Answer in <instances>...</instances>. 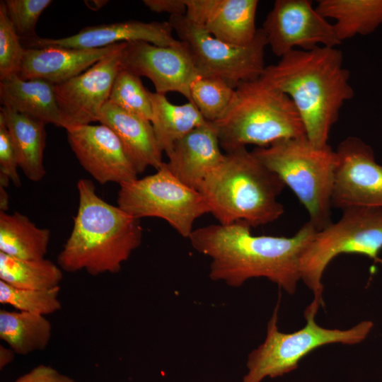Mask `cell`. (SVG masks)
I'll use <instances>...</instances> for the list:
<instances>
[{"label": "cell", "mask_w": 382, "mask_h": 382, "mask_svg": "<svg viewBox=\"0 0 382 382\" xmlns=\"http://www.w3.org/2000/svg\"><path fill=\"white\" fill-rule=\"evenodd\" d=\"M317 229L308 221L290 237L255 236L245 222L211 224L192 231V248L211 260L209 277L239 287L264 277L289 294L300 279L299 259Z\"/></svg>", "instance_id": "cell-1"}, {"label": "cell", "mask_w": 382, "mask_h": 382, "mask_svg": "<svg viewBox=\"0 0 382 382\" xmlns=\"http://www.w3.org/2000/svg\"><path fill=\"white\" fill-rule=\"evenodd\" d=\"M261 77L291 98L310 142L318 147L328 145L341 108L354 96L342 52L322 46L293 50L277 64L266 66Z\"/></svg>", "instance_id": "cell-2"}, {"label": "cell", "mask_w": 382, "mask_h": 382, "mask_svg": "<svg viewBox=\"0 0 382 382\" xmlns=\"http://www.w3.org/2000/svg\"><path fill=\"white\" fill-rule=\"evenodd\" d=\"M77 190L78 210L57 265L67 272L117 273L141 245L140 219L101 199L90 180H79Z\"/></svg>", "instance_id": "cell-3"}, {"label": "cell", "mask_w": 382, "mask_h": 382, "mask_svg": "<svg viewBox=\"0 0 382 382\" xmlns=\"http://www.w3.org/2000/svg\"><path fill=\"white\" fill-rule=\"evenodd\" d=\"M285 185L246 147L224 153L198 191L219 224L245 222L250 227L277 220L284 212L278 200Z\"/></svg>", "instance_id": "cell-4"}, {"label": "cell", "mask_w": 382, "mask_h": 382, "mask_svg": "<svg viewBox=\"0 0 382 382\" xmlns=\"http://www.w3.org/2000/svg\"><path fill=\"white\" fill-rule=\"evenodd\" d=\"M212 123L225 153L249 144L266 147L306 137L291 98L261 76L236 87L224 114Z\"/></svg>", "instance_id": "cell-5"}, {"label": "cell", "mask_w": 382, "mask_h": 382, "mask_svg": "<svg viewBox=\"0 0 382 382\" xmlns=\"http://www.w3.org/2000/svg\"><path fill=\"white\" fill-rule=\"evenodd\" d=\"M252 151L294 193L317 231L332 223L337 155L329 144L318 147L305 137L280 140Z\"/></svg>", "instance_id": "cell-6"}, {"label": "cell", "mask_w": 382, "mask_h": 382, "mask_svg": "<svg viewBox=\"0 0 382 382\" xmlns=\"http://www.w3.org/2000/svg\"><path fill=\"white\" fill-rule=\"evenodd\" d=\"M382 250V209L353 207L340 219L317 231L299 259L300 279L313 299L305 311L317 313L323 301V273L329 263L344 253L377 259Z\"/></svg>", "instance_id": "cell-7"}, {"label": "cell", "mask_w": 382, "mask_h": 382, "mask_svg": "<svg viewBox=\"0 0 382 382\" xmlns=\"http://www.w3.org/2000/svg\"><path fill=\"white\" fill-rule=\"evenodd\" d=\"M279 301L267 323L264 342L248 356L247 372L242 382H262L276 378L298 367L299 361L314 349L329 344L356 345L364 340L374 323L364 320L346 330L329 329L315 321L316 313H304L306 325L291 333L278 328Z\"/></svg>", "instance_id": "cell-8"}, {"label": "cell", "mask_w": 382, "mask_h": 382, "mask_svg": "<svg viewBox=\"0 0 382 382\" xmlns=\"http://www.w3.org/2000/svg\"><path fill=\"white\" fill-rule=\"evenodd\" d=\"M117 206L140 219L156 217L189 238L195 221L209 209L202 195L180 181L166 162L154 174L120 185Z\"/></svg>", "instance_id": "cell-9"}, {"label": "cell", "mask_w": 382, "mask_h": 382, "mask_svg": "<svg viewBox=\"0 0 382 382\" xmlns=\"http://www.w3.org/2000/svg\"><path fill=\"white\" fill-rule=\"evenodd\" d=\"M168 22L187 49L199 76L219 78L236 88L262 76L267 42L261 28L250 45L239 47L214 37L185 14L170 16Z\"/></svg>", "instance_id": "cell-10"}, {"label": "cell", "mask_w": 382, "mask_h": 382, "mask_svg": "<svg viewBox=\"0 0 382 382\" xmlns=\"http://www.w3.org/2000/svg\"><path fill=\"white\" fill-rule=\"evenodd\" d=\"M272 52L282 57L293 50L335 47L341 44L333 25L309 0H277L261 28Z\"/></svg>", "instance_id": "cell-11"}, {"label": "cell", "mask_w": 382, "mask_h": 382, "mask_svg": "<svg viewBox=\"0 0 382 382\" xmlns=\"http://www.w3.org/2000/svg\"><path fill=\"white\" fill-rule=\"evenodd\" d=\"M337 165L332 207L382 209V166L373 149L362 139L349 137L335 150Z\"/></svg>", "instance_id": "cell-12"}, {"label": "cell", "mask_w": 382, "mask_h": 382, "mask_svg": "<svg viewBox=\"0 0 382 382\" xmlns=\"http://www.w3.org/2000/svg\"><path fill=\"white\" fill-rule=\"evenodd\" d=\"M127 42L81 74L54 85V93L65 129L98 122L100 112L108 101Z\"/></svg>", "instance_id": "cell-13"}, {"label": "cell", "mask_w": 382, "mask_h": 382, "mask_svg": "<svg viewBox=\"0 0 382 382\" xmlns=\"http://www.w3.org/2000/svg\"><path fill=\"white\" fill-rule=\"evenodd\" d=\"M122 67L153 83L158 93L177 92L191 102L190 87L199 76L183 42L163 47L146 42H127Z\"/></svg>", "instance_id": "cell-14"}, {"label": "cell", "mask_w": 382, "mask_h": 382, "mask_svg": "<svg viewBox=\"0 0 382 382\" xmlns=\"http://www.w3.org/2000/svg\"><path fill=\"white\" fill-rule=\"evenodd\" d=\"M70 147L83 168L102 185H120L138 173L115 133L104 125H81L66 129Z\"/></svg>", "instance_id": "cell-15"}, {"label": "cell", "mask_w": 382, "mask_h": 382, "mask_svg": "<svg viewBox=\"0 0 382 382\" xmlns=\"http://www.w3.org/2000/svg\"><path fill=\"white\" fill-rule=\"evenodd\" d=\"M168 21L143 22L135 20L87 26L76 34L62 38H35L23 40L26 48L45 47L76 49H97L120 42H146L163 47L178 46L181 41L175 38Z\"/></svg>", "instance_id": "cell-16"}, {"label": "cell", "mask_w": 382, "mask_h": 382, "mask_svg": "<svg viewBox=\"0 0 382 382\" xmlns=\"http://www.w3.org/2000/svg\"><path fill=\"white\" fill-rule=\"evenodd\" d=\"M185 16L214 37L244 47L255 40L257 0H185Z\"/></svg>", "instance_id": "cell-17"}, {"label": "cell", "mask_w": 382, "mask_h": 382, "mask_svg": "<svg viewBox=\"0 0 382 382\" xmlns=\"http://www.w3.org/2000/svg\"><path fill=\"white\" fill-rule=\"evenodd\" d=\"M125 43L120 42L97 49L25 48L17 74L25 80L42 79L53 85L59 84L81 74Z\"/></svg>", "instance_id": "cell-18"}, {"label": "cell", "mask_w": 382, "mask_h": 382, "mask_svg": "<svg viewBox=\"0 0 382 382\" xmlns=\"http://www.w3.org/2000/svg\"><path fill=\"white\" fill-rule=\"evenodd\" d=\"M221 149L214 126L207 122L175 143L166 164L180 181L198 191L206 176L222 161Z\"/></svg>", "instance_id": "cell-19"}, {"label": "cell", "mask_w": 382, "mask_h": 382, "mask_svg": "<svg viewBox=\"0 0 382 382\" xmlns=\"http://www.w3.org/2000/svg\"><path fill=\"white\" fill-rule=\"evenodd\" d=\"M98 122L115 133L138 174L150 166L157 170L164 163L149 120L108 101L100 112Z\"/></svg>", "instance_id": "cell-20"}, {"label": "cell", "mask_w": 382, "mask_h": 382, "mask_svg": "<svg viewBox=\"0 0 382 382\" xmlns=\"http://www.w3.org/2000/svg\"><path fill=\"white\" fill-rule=\"evenodd\" d=\"M3 106L63 128L54 85L42 79L25 80L13 74L0 81Z\"/></svg>", "instance_id": "cell-21"}, {"label": "cell", "mask_w": 382, "mask_h": 382, "mask_svg": "<svg viewBox=\"0 0 382 382\" xmlns=\"http://www.w3.org/2000/svg\"><path fill=\"white\" fill-rule=\"evenodd\" d=\"M0 116L10 134L18 167L29 180H41L46 173L43 164L46 124L4 106L0 108Z\"/></svg>", "instance_id": "cell-22"}, {"label": "cell", "mask_w": 382, "mask_h": 382, "mask_svg": "<svg viewBox=\"0 0 382 382\" xmlns=\"http://www.w3.org/2000/svg\"><path fill=\"white\" fill-rule=\"evenodd\" d=\"M316 9L325 18L335 20L340 42L370 34L382 25V0H318Z\"/></svg>", "instance_id": "cell-23"}, {"label": "cell", "mask_w": 382, "mask_h": 382, "mask_svg": "<svg viewBox=\"0 0 382 382\" xmlns=\"http://www.w3.org/2000/svg\"><path fill=\"white\" fill-rule=\"evenodd\" d=\"M149 96L152 107L151 122L160 149L166 155L178 141L207 122L192 102L175 105L166 95L156 92L149 91Z\"/></svg>", "instance_id": "cell-24"}, {"label": "cell", "mask_w": 382, "mask_h": 382, "mask_svg": "<svg viewBox=\"0 0 382 382\" xmlns=\"http://www.w3.org/2000/svg\"><path fill=\"white\" fill-rule=\"evenodd\" d=\"M50 231L41 228L26 216L0 212V252L22 260L44 259Z\"/></svg>", "instance_id": "cell-25"}, {"label": "cell", "mask_w": 382, "mask_h": 382, "mask_svg": "<svg viewBox=\"0 0 382 382\" xmlns=\"http://www.w3.org/2000/svg\"><path fill=\"white\" fill-rule=\"evenodd\" d=\"M51 335L52 325L46 316L0 310V338L16 354L43 351L49 345Z\"/></svg>", "instance_id": "cell-26"}, {"label": "cell", "mask_w": 382, "mask_h": 382, "mask_svg": "<svg viewBox=\"0 0 382 382\" xmlns=\"http://www.w3.org/2000/svg\"><path fill=\"white\" fill-rule=\"evenodd\" d=\"M62 270L50 260H22L0 252V280L29 289H50L60 286Z\"/></svg>", "instance_id": "cell-27"}, {"label": "cell", "mask_w": 382, "mask_h": 382, "mask_svg": "<svg viewBox=\"0 0 382 382\" xmlns=\"http://www.w3.org/2000/svg\"><path fill=\"white\" fill-rule=\"evenodd\" d=\"M235 89L219 78L198 76L190 87L191 102L205 120L214 122L228 108Z\"/></svg>", "instance_id": "cell-28"}, {"label": "cell", "mask_w": 382, "mask_h": 382, "mask_svg": "<svg viewBox=\"0 0 382 382\" xmlns=\"http://www.w3.org/2000/svg\"><path fill=\"white\" fill-rule=\"evenodd\" d=\"M108 102L128 112L151 120L149 91L144 86L140 76L122 67L115 77Z\"/></svg>", "instance_id": "cell-29"}, {"label": "cell", "mask_w": 382, "mask_h": 382, "mask_svg": "<svg viewBox=\"0 0 382 382\" xmlns=\"http://www.w3.org/2000/svg\"><path fill=\"white\" fill-rule=\"evenodd\" d=\"M60 286L50 289H21L0 280V303L16 310L42 316L60 311Z\"/></svg>", "instance_id": "cell-30"}, {"label": "cell", "mask_w": 382, "mask_h": 382, "mask_svg": "<svg viewBox=\"0 0 382 382\" xmlns=\"http://www.w3.org/2000/svg\"><path fill=\"white\" fill-rule=\"evenodd\" d=\"M25 48L21 42L6 10L4 1H0V79L19 71Z\"/></svg>", "instance_id": "cell-31"}, {"label": "cell", "mask_w": 382, "mask_h": 382, "mask_svg": "<svg viewBox=\"0 0 382 382\" xmlns=\"http://www.w3.org/2000/svg\"><path fill=\"white\" fill-rule=\"evenodd\" d=\"M7 15L20 39L36 37L35 26L51 0H6Z\"/></svg>", "instance_id": "cell-32"}, {"label": "cell", "mask_w": 382, "mask_h": 382, "mask_svg": "<svg viewBox=\"0 0 382 382\" xmlns=\"http://www.w3.org/2000/svg\"><path fill=\"white\" fill-rule=\"evenodd\" d=\"M18 167L14 146L4 121L0 116V185L6 187L11 181L16 186H21Z\"/></svg>", "instance_id": "cell-33"}, {"label": "cell", "mask_w": 382, "mask_h": 382, "mask_svg": "<svg viewBox=\"0 0 382 382\" xmlns=\"http://www.w3.org/2000/svg\"><path fill=\"white\" fill-rule=\"evenodd\" d=\"M13 382H75L54 367L40 364L17 378Z\"/></svg>", "instance_id": "cell-34"}, {"label": "cell", "mask_w": 382, "mask_h": 382, "mask_svg": "<svg viewBox=\"0 0 382 382\" xmlns=\"http://www.w3.org/2000/svg\"><path fill=\"white\" fill-rule=\"evenodd\" d=\"M143 3L156 13H168L170 16L184 15L187 6L185 0H144Z\"/></svg>", "instance_id": "cell-35"}, {"label": "cell", "mask_w": 382, "mask_h": 382, "mask_svg": "<svg viewBox=\"0 0 382 382\" xmlns=\"http://www.w3.org/2000/svg\"><path fill=\"white\" fill-rule=\"evenodd\" d=\"M16 354L10 348L2 345H0V369H3L11 364Z\"/></svg>", "instance_id": "cell-36"}, {"label": "cell", "mask_w": 382, "mask_h": 382, "mask_svg": "<svg viewBox=\"0 0 382 382\" xmlns=\"http://www.w3.org/2000/svg\"><path fill=\"white\" fill-rule=\"evenodd\" d=\"M8 208V195L5 190V187L0 185V209L1 211L6 212Z\"/></svg>", "instance_id": "cell-37"}, {"label": "cell", "mask_w": 382, "mask_h": 382, "mask_svg": "<svg viewBox=\"0 0 382 382\" xmlns=\"http://www.w3.org/2000/svg\"><path fill=\"white\" fill-rule=\"evenodd\" d=\"M107 1H88L87 6H88L89 8H91L93 10L96 9H100L102 6H103Z\"/></svg>", "instance_id": "cell-38"}]
</instances>
